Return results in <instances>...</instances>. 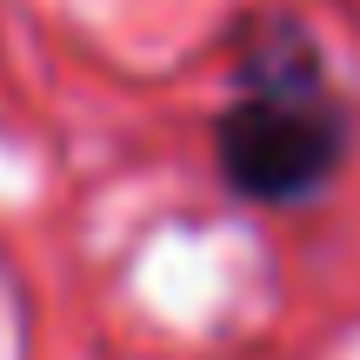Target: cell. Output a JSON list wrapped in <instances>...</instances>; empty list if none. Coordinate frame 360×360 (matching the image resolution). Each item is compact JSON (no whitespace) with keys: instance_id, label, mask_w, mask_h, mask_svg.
Listing matches in <instances>:
<instances>
[{"instance_id":"6da1fadb","label":"cell","mask_w":360,"mask_h":360,"mask_svg":"<svg viewBox=\"0 0 360 360\" xmlns=\"http://www.w3.org/2000/svg\"><path fill=\"white\" fill-rule=\"evenodd\" d=\"M214 174L247 207H314L354 154V114L334 94L327 53L294 13H247L233 27L227 101L207 127Z\"/></svg>"}]
</instances>
